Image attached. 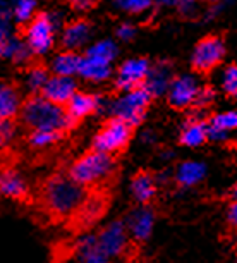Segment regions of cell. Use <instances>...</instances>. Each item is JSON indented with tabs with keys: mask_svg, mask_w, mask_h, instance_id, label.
Wrapping results in <instances>:
<instances>
[{
	"mask_svg": "<svg viewBox=\"0 0 237 263\" xmlns=\"http://www.w3.org/2000/svg\"><path fill=\"white\" fill-rule=\"evenodd\" d=\"M19 119L29 131H55L61 135L71 131L76 124L66 107L52 103L42 95H33L24 100Z\"/></svg>",
	"mask_w": 237,
	"mask_h": 263,
	"instance_id": "obj_1",
	"label": "cell"
},
{
	"mask_svg": "<svg viewBox=\"0 0 237 263\" xmlns=\"http://www.w3.org/2000/svg\"><path fill=\"white\" fill-rule=\"evenodd\" d=\"M86 200V187L72 181L67 174L52 176L43 187V201L47 210L57 217H69L77 213Z\"/></svg>",
	"mask_w": 237,
	"mask_h": 263,
	"instance_id": "obj_2",
	"label": "cell"
},
{
	"mask_svg": "<svg viewBox=\"0 0 237 263\" xmlns=\"http://www.w3.org/2000/svg\"><path fill=\"white\" fill-rule=\"evenodd\" d=\"M113 168H115V160L112 155L90 150L71 163L67 176L72 181H76L77 184L88 187L110 177Z\"/></svg>",
	"mask_w": 237,
	"mask_h": 263,
	"instance_id": "obj_3",
	"label": "cell"
},
{
	"mask_svg": "<svg viewBox=\"0 0 237 263\" xmlns=\"http://www.w3.org/2000/svg\"><path fill=\"white\" fill-rule=\"evenodd\" d=\"M151 93L145 86L126 91L108 103V116L121 119L131 127L140 126L151 103Z\"/></svg>",
	"mask_w": 237,
	"mask_h": 263,
	"instance_id": "obj_4",
	"label": "cell"
},
{
	"mask_svg": "<svg viewBox=\"0 0 237 263\" xmlns=\"http://www.w3.org/2000/svg\"><path fill=\"white\" fill-rule=\"evenodd\" d=\"M58 28L50 16V11H42L36 14L28 26H24V42L31 48L34 57L48 55L55 47V36Z\"/></svg>",
	"mask_w": 237,
	"mask_h": 263,
	"instance_id": "obj_5",
	"label": "cell"
},
{
	"mask_svg": "<svg viewBox=\"0 0 237 263\" xmlns=\"http://www.w3.org/2000/svg\"><path fill=\"white\" fill-rule=\"evenodd\" d=\"M132 129L134 127H131L129 124L121 121V119L110 117L93 138L91 150L107 153V155H115L129 145Z\"/></svg>",
	"mask_w": 237,
	"mask_h": 263,
	"instance_id": "obj_6",
	"label": "cell"
},
{
	"mask_svg": "<svg viewBox=\"0 0 237 263\" xmlns=\"http://www.w3.org/2000/svg\"><path fill=\"white\" fill-rule=\"evenodd\" d=\"M224 55L225 45L222 42V38L210 34V36H205L196 43L194 52H192L191 57V66L196 72L208 74L224 61Z\"/></svg>",
	"mask_w": 237,
	"mask_h": 263,
	"instance_id": "obj_7",
	"label": "cell"
},
{
	"mask_svg": "<svg viewBox=\"0 0 237 263\" xmlns=\"http://www.w3.org/2000/svg\"><path fill=\"white\" fill-rule=\"evenodd\" d=\"M98 246L108 258H118L127 251L129 246V231H127L126 220L117 218V220L108 222L105 227L96 234Z\"/></svg>",
	"mask_w": 237,
	"mask_h": 263,
	"instance_id": "obj_8",
	"label": "cell"
},
{
	"mask_svg": "<svg viewBox=\"0 0 237 263\" xmlns=\"http://www.w3.org/2000/svg\"><path fill=\"white\" fill-rule=\"evenodd\" d=\"M150 71H151V64L148 59H143V57L129 59V61L122 62L117 69L115 88L118 91L126 93V91L145 86Z\"/></svg>",
	"mask_w": 237,
	"mask_h": 263,
	"instance_id": "obj_9",
	"label": "cell"
},
{
	"mask_svg": "<svg viewBox=\"0 0 237 263\" xmlns=\"http://www.w3.org/2000/svg\"><path fill=\"white\" fill-rule=\"evenodd\" d=\"M108 103H110V100H107L102 95H96V93L77 91L66 105V108L69 116L72 117V121L79 122L88 116H93V114H108Z\"/></svg>",
	"mask_w": 237,
	"mask_h": 263,
	"instance_id": "obj_10",
	"label": "cell"
},
{
	"mask_svg": "<svg viewBox=\"0 0 237 263\" xmlns=\"http://www.w3.org/2000/svg\"><path fill=\"white\" fill-rule=\"evenodd\" d=\"M200 93V86H198V81L192 76H179L174 78L169 91H167V100H169V105L174 108H182L194 105V100Z\"/></svg>",
	"mask_w": 237,
	"mask_h": 263,
	"instance_id": "obj_11",
	"label": "cell"
},
{
	"mask_svg": "<svg viewBox=\"0 0 237 263\" xmlns=\"http://www.w3.org/2000/svg\"><path fill=\"white\" fill-rule=\"evenodd\" d=\"M126 226L132 239L136 242H145L155 227V212L148 205H140L127 215Z\"/></svg>",
	"mask_w": 237,
	"mask_h": 263,
	"instance_id": "obj_12",
	"label": "cell"
},
{
	"mask_svg": "<svg viewBox=\"0 0 237 263\" xmlns=\"http://www.w3.org/2000/svg\"><path fill=\"white\" fill-rule=\"evenodd\" d=\"M93 26L86 19H76V21L66 23L61 31V45L64 50L77 52L91 40Z\"/></svg>",
	"mask_w": 237,
	"mask_h": 263,
	"instance_id": "obj_13",
	"label": "cell"
},
{
	"mask_svg": "<svg viewBox=\"0 0 237 263\" xmlns=\"http://www.w3.org/2000/svg\"><path fill=\"white\" fill-rule=\"evenodd\" d=\"M77 90V81L74 78H66V76H50L48 83L45 84L42 91V97L50 100L52 103L66 107L71 98L76 95Z\"/></svg>",
	"mask_w": 237,
	"mask_h": 263,
	"instance_id": "obj_14",
	"label": "cell"
},
{
	"mask_svg": "<svg viewBox=\"0 0 237 263\" xmlns=\"http://www.w3.org/2000/svg\"><path fill=\"white\" fill-rule=\"evenodd\" d=\"M23 95L16 84L0 81V121H14L23 108Z\"/></svg>",
	"mask_w": 237,
	"mask_h": 263,
	"instance_id": "obj_15",
	"label": "cell"
},
{
	"mask_svg": "<svg viewBox=\"0 0 237 263\" xmlns=\"http://www.w3.org/2000/svg\"><path fill=\"white\" fill-rule=\"evenodd\" d=\"M74 256L76 263H110L112 260L98 246L96 234H83L79 237L74 245Z\"/></svg>",
	"mask_w": 237,
	"mask_h": 263,
	"instance_id": "obj_16",
	"label": "cell"
},
{
	"mask_svg": "<svg viewBox=\"0 0 237 263\" xmlns=\"http://www.w3.org/2000/svg\"><path fill=\"white\" fill-rule=\"evenodd\" d=\"M172 81V64L169 61H158L155 66H151L145 88L151 93V97H162L169 91Z\"/></svg>",
	"mask_w": 237,
	"mask_h": 263,
	"instance_id": "obj_17",
	"label": "cell"
},
{
	"mask_svg": "<svg viewBox=\"0 0 237 263\" xmlns=\"http://www.w3.org/2000/svg\"><path fill=\"white\" fill-rule=\"evenodd\" d=\"M28 182L16 168H6L0 172V196L7 200H24L28 196Z\"/></svg>",
	"mask_w": 237,
	"mask_h": 263,
	"instance_id": "obj_18",
	"label": "cell"
},
{
	"mask_svg": "<svg viewBox=\"0 0 237 263\" xmlns=\"http://www.w3.org/2000/svg\"><path fill=\"white\" fill-rule=\"evenodd\" d=\"M33 57L34 55L31 48L28 47L24 38H19L16 34H12L4 43H0V59H4V61H9L16 64V66H28Z\"/></svg>",
	"mask_w": 237,
	"mask_h": 263,
	"instance_id": "obj_19",
	"label": "cell"
},
{
	"mask_svg": "<svg viewBox=\"0 0 237 263\" xmlns=\"http://www.w3.org/2000/svg\"><path fill=\"white\" fill-rule=\"evenodd\" d=\"M156 177L155 174L148 171H140L131 181V195L140 203V205H148L156 195Z\"/></svg>",
	"mask_w": 237,
	"mask_h": 263,
	"instance_id": "obj_20",
	"label": "cell"
},
{
	"mask_svg": "<svg viewBox=\"0 0 237 263\" xmlns=\"http://www.w3.org/2000/svg\"><path fill=\"white\" fill-rule=\"evenodd\" d=\"M208 140V122H205L201 117L192 116L187 119L179 136V143L187 148L201 146Z\"/></svg>",
	"mask_w": 237,
	"mask_h": 263,
	"instance_id": "obj_21",
	"label": "cell"
},
{
	"mask_svg": "<svg viewBox=\"0 0 237 263\" xmlns=\"http://www.w3.org/2000/svg\"><path fill=\"white\" fill-rule=\"evenodd\" d=\"M83 55L77 52L62 50L55 53L50 61V72L53 76H66V78H76L81 67Z\"/></svg>",
	"mask_w": 237,
	"mask_h": 263,
	"instance_id": "obj_22",
	"label": "cell"
},
{
	"mask_svg": "<svg viewBox=\"0 0 237 263\" xmlns=\"http://www.w3.org/2000/svg\"><path fill=\"white\" fill-rule=\"evenodd\" d=\"M205 176H206L205 163L187 160V162H182L181 165L177 167L174 179L177 182V186L182 187V190H187V187H192V186H196L198 182L203 181Z\"/></svg>",
	"mask_w": 237,
	"mask_h": 263,
	"instance_id": "obj_23",
	"label": "cell"
},
{
	"mask_svg": "<svg viewBox=\"0 0 237 263\" xmlns=\"http://www.w3.org/2000/svg\"><path fill=\"white\" fill-rule=\"evenodd\" d=\"M79 78L90 83H103L112 76V64L98 61V59L83 55L81 67H79Z\"/></svg>",
	"mask_w": 237,
	"mask_h": 263,
	"instance_id": "obj_24",
	"label": "cell"
},
{
	"mask_svg": "<svg viewBox=\"0 0 237 263\" xmlns=\"http://www.w3.org/2000/svg\"><path fill=\"white\" fill-rule=\"evenodd\" d=\"M50 76H52L50 69H47L45 66H40V64L29 66L23 78L24 90H26V93H29V97L42 95L43 88H45V84L48 83Z\"/></svg>",
	"mask_w": 237,
	"mask_h": 263,
	"instance_id": "obj_25",
	"label": "cell"
},
{
	"mask_svg": "<svg viewBox=\"0 0 237 263\" xmlns=\"http://www.w3.org/2000/svg\"><path fill=\"white\" fill-rule=\"evenodd\" d=\"M103 212H105V200L100 196H88V200L85 205L81 206V210H79L76 215L79 218V222H81L83 227H88V226H93L95 222L103 215Z\"/></svg>",
	"mask_w": 237,
	"mask_h": 263,
	"instance_id": "obj_26",
	"label": "cell"
},
{
	"mask_svg": "<svg viewBox=\"0 0 237 263\" xmlns=\"http://www.w3.org/2000/svg\"><path fill=\"white\" fill-rule=\"evenodd\" d=\"M38 14V0H12V21L28 26Z\"/></svg>",
	"mask_w": 237,
	"mask_h": 263,
	"instance_id": "obj_27",
	"label": "cell"
},
{
	"mask_svg": "<svg viewBox=\"0 0 237 263\" xmlns=\"http://www.w3.org/2000/svg\"><path fill=\"white\" fill-rule=\"evenodd\" d=\"M117 53H118V48L115 45V42H113V40L105 38V40H98V42H95L93 45L88 47L85 55L112 64L113 61H115Z\"/></svg>",
	"mask_w": 237,
	"mask_h": 263,
	"instance_id": "obj_28",
	"label": "cell"
},
{
	"mask_svg": "<svg viewBox=\"0 0 237 263\" xmlns=\"http://www.w3.org/2000/svg\"><path fill=\"white\" fill-rule=\"evenodd\" d=\"M64 135L55 131H29L28 141L33 148H38V150H43V148H50L55 143L61 140Z\"/></svg>",
	"mask_w": 237,
	"mask_h": 263,
	"instance_id": "obj_29",
	"label": "cell"
},
{
	"mask_svg": "<svg viewBox=\"0 0 237 263\" xmlns=\"http://www.w3.org/2000/svg\"><path fill=\"white\" fill-rule=\"evenodd\" d=\"M210 126H213L216 129L224 133H229L232 129H237V112H224V114H216L210 119Z\"/></svg>",
	"mask_w": 237,
	"mask_h": 263,
	"instance_id": "obj_30",
	"label": "cell"
},
{
	"mask_svg": "<svg viewBox=\"0 0 237 263\" xmlns=\"http://www.w3.org/2000/svg\"><path fill=\"white\" fill-rule=\"evenodd\" d=\"M115 6L129 14H143L153 7V0H115Z\"/></svg>",
	"mask_w": 237,
	"mask_h": 263,
	"instance_id": "obj_31",
	"label": "cell"
},
{
	"mask_svg": "<svg viewBox=\"0 0 237 263\" xmlns=\"http://www.w3.org/2000/svg\"><path fill=\"white\" fill-rule=\"evenodd\" d=\"M224 91L227 97L230 98H235L237 97V66L232 64L225 69L224 72Z\"/></svg>",
	"mask_w": 237,
	"mask_h": 263,
	"instance_id": "obj_32",
	"label": "cell"
},
{
	"mask_svg": "<svg viewBox=\"0 0 237 263\" xmlns=\"http://www.w3.org/2000/svg\"><path fill=\"white\" fill-rule=\"evenodd\" d=\"M16 138V124L14 121H0V148L11 145Z\"/></svg>",
	"mask_w": 237,
	"mask_h": 263,
	"instance_id": "obj_33",
	"label": "cell"
},
{
	"mask_svg": "<svg viewBox=\"0 0 237 263\" xmlns=\"http://www.w3.org/2000/svg\"><path fill=\"white\" fill-rule=\"evenodd\" d=\"M213 100H215V90L210 86H203V88H200V93H198V97L194 100V107L198 110H201V108L210 107Z\"/></svg>",
	"mask_w": 237,
	"mask_h": 263,
	"instance_id": "obj_34",
	"label": "cell"
},
{
	"mask_svg": "<svg viewBox=\"0 0 237 263\" xmlns=\"http://www.w3.org/2000/svg\"><path fill=\"white\" fill-rule=\"evenodd\" d=\"M115 36L121 40V42H131V40L136 36V28L132 26L131 23H122L121 26L115 29Z\"/></svg>",
	"mask_w": 237,
	"mask_h": 263,
	"instance_id": "obj_35",
	"label": "cell"
},
{
	"mask_svg": "<svg viewBox=\"0 0 237 263\" xmlns=\"http://www.w3.org/2000/svg\"><path fill=\"white\" fill-rule=\"evenodd\" d=\"M155 2L160 4V6H175L184 14H187L192 9V0H155Z\"/></svg>",
	"mask_w": 237,
	"mask_h": 263,
	"instance_id": "obj_36",
	"label": "cell"
},
{
	"mask_svg": "<svg viewBox=\"0 0 237 263\" xmlns=\"http://www.w3.org/2000/svg\"><path fill=\"white\" fill-rule=\"evenodd\" d=\"M69 2H71V7L74 11L86 12V11H91V9L96 6L98 0H69Z\"/></svg>",
	"mask_w": 237,
	"mask_h": 263,
	"instance_id": "obj_37",
	"label": "cell"
},
{
	"mask_svg": "<svg viewBox=\"0 0 237 263\" xmlns=\"http://www.w3.org/2000/svg\"><path fill=\"white\" fill-rule=\"evenodd\" d=\"M12 21H9V19H4L0 17V43H4L9 36H12Z\"/></svg>",
	"mask_w": 237,
	"mask_h": 263,
	"instance_id": "obj_38",
	"label": "cell"
},
{
	"mask_svg": "<svg viewBox=\"0 0 237 263\" xmlns=\"http://www.w3.org/2000/svg\"><path fill=\"white\" fill-rule=\"evenodd\" d=\"M227 220H229V224L234 227V229H237V201H234L229 206V212H227Z\"/></svg>",
	"mask_w": 237,
	"mask_h": 263,
	"instance_id": "obj_39",
	"label": "cell"
},
{
	"mask_svg": "<svg viewBox=\"0 0 237 263\" xmlns=\"http://www.w3.org/2000/svg\"><path fill=\"white\" fill-rule=\"evenodd\" d=\"M141 141L145 143V145H155L156 141V133L151 131V129H146V131L141 133Z\"/></svg>",
	"mask_w": 237,
	"mask_h": 263,
	"instance_id": "obj_40",
	"label": "cell"
},
{
	"mask_svg": "<svg viewBox=\"0 0 237 263\" xmlns=\"http://www.w3.org/2000/svg\"><path fill=\"white\" fill-rule=\"evenodd\" d=\"M160 157L164 158V160H169V158H172V157H174V153H172V152H169V150H165V152H162V153H160Z\"/></svg>",
	"mask_w": 237,
	"mask_h": 263,
	"instance_id": "obj_41",
	"label": "cell"
},
{
	"mask_svg": "<svg viewBox=\"0 0 237 263\" xmlns=\"http://www.w3.org/2000/svg\"><path fill=\"white\" fill-rule=\"evenodd\" d=\"M230 196H232V200L237 201V182L234 184V187H232V190H230Z\"/></svg>",
	"mask_w": 237,
	"mask_h": 263,
	"instance_id": "obj_42",
	"label": "cell"
},
{
	"mask_svg": "<svg viewBox=\"0 0 237 263\" xmlns=\"http://www.w3.org/2000/svg\"><path fill=\"white\" fill-rule=\"evenodd\" d=\"M210 2H216V0H210Z\"/></svg>",
	"mask_w": 237,
	"mask_h": 263,
	"instance_id": "obj_43",
	"label": "cell"
},
{
	"mask_svg": "<svg viewBox=\"0 0 237 263\" xmlns=\"http://www.w3.org/2000/svg\"><path fill=\"white\" fill-rule=\"evenodd\" d=\"M50 2H52V0H50Z\"/></svg>",
	"mask_w": 237,
	"mask_h": 263,
	"instance_id": "obj_44",
	"label": "cell"
}]
</instances>
